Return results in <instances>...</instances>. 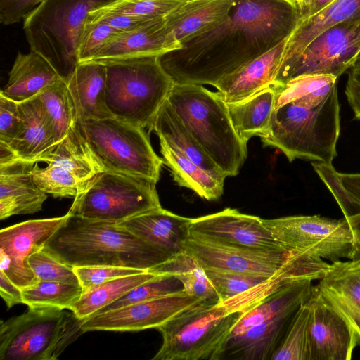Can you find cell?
Segmentation results:
<instances>
[{
  "mask_svg": "<svg viewBox=\"0 0 360 360\" xmlns=\"http://www.w3.org/2000/svg\"><path fill=\"white\" fill-rule=\"evenodd\" d=\"M81 285L39 281L22 289V304L30 307H53L69 309L83 293Z\"/></svg>",
  "mask_w": 360,
  "mask_h": 360,
  "instance_id": "obj_38",
  "label": "cell"
},
{
  "mask_svg": "<svg viewBox=\"0 0 360 360\" xmlns=\"http://www.w3.org/2000/svg\"><path fill=\"white\" fill-rule=\"evenodd\" d=\"M88 19L103 21L121 32L131 31L152 20L126 14L106 11L100 8L91 11L89 14Z\"/></svg>",
  "mask_w": 360,
  "mask_h": 360,
  "instance_id": "obj_46",
  "label": "cell"
},
{
  "mask_svg": "<svg viewBox=\"0 0 360 360\" xmlns=\"http://www.w3.org/2000/svg\"><path fill=\"white\" fill-rule=\"evenodd\" d=\"M300 21L291 0H235L224 18L159 60L174 84L214 86L288 39Z\"/></svg>",
  "mask_w": 360,
  "mask_h": 360,
  "instance_id": "obj_1",
  "label": "cell"
},
{
  "mask_svg": "<svg viewBox=\"0 0 360 360\" xmlns=\"http://www.w3.org/2000/svg\"><path fill=\"white\" fill-rule=\"evenodd\" d=\"M22 126L18 103L0 94V143L10 146Z\"/></svg>",
  "mask_w": 360,
  "mask_h": 360,
  "instance_id": "obj_45",
  "label": "cell"
},
{
  "mask_svg": "<svg viewBox=\"0 0 360 360\" xmlns=\"http://www.w3.org/2000/svg\"><path fill=\"white\" fill-rule=\"evenodd\" d=\"M185 2L186 1L184 0H115L100 8L106 11L153 20L164 18Z\"/></svg>",
  "mask_w": 360,
  "mask_h": 360,
  "instance_id": "obj_41",
  "label": "cell"
},
{
  "mask_svg": "<svg viewBox=\"0 0 360 360\" xmlns=\"http://www.w3.org/2000/svg\"><path fill=\"white\" fill-rule=\"evenodd\" d=\"M44 249L72 267L110 265L148 271L172 256L119 224L70 214Z\"/></svg>",
  "mask_w": 360,
  "mask_h": 360,
  "instance_id": "obj_3",
  "label": "cell"
},
{
  "mask_svg": "<svg viewBox=\"0 0 360 360\" xmlns=\"http://www.w3.org/2000/svg\"><path fill=\"white\" fill-rule=\"evenodd\" d=\"M338 78L309 75L284 85L273 82L276 97L270 126L261 137L290 162L302 159L332 165L340 132Z\"/></svg>",
  "mask_w": 360,
  "mask_h": 360,
  "instance_id": "obj_2",
  "label": "cell"
},
{
  "mask_svg": "<svg viewBox=\"0 0 360 360\" xmlns=\"http://www.w3.org/2000/svg\"><path fill=\"white\" fill-rule=\"evenodd\" d=\"M63 77L40 53L32 50L28 53L18 52L0 94L22 103L37 97Z\"/></svg>",
  "mask_w": 360,
  "mask_h": 360,
  "instance_id": "obj_26",
  "label": "cell"
},
{
  "mask_svg": "<svg viewBox=\"0 0 360 360\" xmlns=\"http://www.w3.org/2000/svg\"><path fill=\"white\" fill-rule=\"evenodd\" d=\"M157 276L158 275L147 271L121 277L92 286L84 290L80 298L69 309L81 319H88L131 289Z\"/></svg>",
  "mask_w": 360,
  "mask_h": 360,
  "instance_id": "obj_34",
  "label": "cell"
},
{
  "mask_svg": "<svg viewBox=\"0 0 360 360\" xmlns=\"http://www.w3.org/2000/svg\"><path fill=\"white\" fill-rule=\"evenodd\" d=\"M34 164L19 158L0 165V219L41 210L47 194L34 181Z\"/></svg>",
  "mask_w": 360,
  "mask_h": 360,
  "instance_id": "obj_22",
  "label": "cell"
},
{
  "mask_svg": "<svg viewBox=\"0 0 360 360\" xmlns=\"http://www.w3.org/2000/svg\"><path fill=\"white\" fill-rule=\"evenodd\" d=\"M313 281L302 280L283 285L269 294L257 304L242 314L231 337L243 333L285 312L297 310L310 297Z\"/></svg>",
  "mask_w": 360,
  "mask_h": 360,
  "instance_id": "obj_30",
  "label": "cell"
},
{
  "mask_svg": "<svg viewBox=\"0 0 360 360\" xmlns=\"http://www.w3.org/2000/svg\"><path fill=\"white\" fill-rule=\"evenodd\" d=\"M45 167L36 163L32 170L37 186L54 198L76 197L86 183L104 170L78 125L58 143L46 158Z\"/></svg>",
  "mask_w": 360,
  "mask_h": 360,
  "instance_id": "obj_13",
  "label": "cell"
},
{
  "mask_svg": "<svg viewBox=\"0 0 360 360\" xmlns=\"http://www.w3.org/2000/svg\"><path fill=\"white\" fill-rule=\"evenodd\" d=\"M308 300L295 313L285 335L270 360H310L308 323Z\"/></svg>",
  "mask_w": 360,
  "mask_h": 360,
  "instance_id": "obj_39",
  "label": "cell"
},
{
  "mask_svg": "<svg viewBox=\"0 0 360 360\" xmlns=\"http://www.w3.org/2000/svg\"><path fill=\"white\" fill-rule=\"evenodd\" d=\"M106 67L105 102L111 116L149 127L174 83L159 56L110 62Z\"/></svg>",
  "mask_w": 360,
  "mask_h": 360,
  "instance_id": "obj_5",
  "label": "cell"
},
{
  "mask_svg": "<svg viewBox=\"0 0 360 360\" xmlns=\"http://www.w3.org/2000/svg\"><path fill=\"white\" fill-rule=\"evenodd\" d=\"M65 79L78 120L112 117L105 102V65L91 61L78 63Z\"/></svg>",
  "mask_w": 360,
  "mask_h": 360,
  "instance_id": "obj_27",
  "label": "cell"
},
{
  "mask_svg": "<svg viewBox=\"0 0 360 360\" xmlns=\"http://www.w3.org/2000/svg\"><path fill=\"white\" fill-rule=\"evenodd\" d=\"M354 19H360V0H335L319 13L302 20L288 39L282 62L297 55L324 30Z\"/></svg>",
  "mask_w": 360,
  "mask_h": 360,
  "instance_id": "obj_32",
  "label": "cell"
},
{
  "mask_svg": "<svg viewBox=\"0 0 360 360\" xmlns=\"http://www.w3.org/2000/svg\"><path fill=\"white\" fill-rule=\"evenodd\" d=\"M167 100L204 151L226 175L236 176L248 156L227 104L202 85L174 84Z\"/></svg>",
  "mask_w": 360,
  "mask_h": 360,
  "instance_id": "obj_4",
  "label": "cell"
},
{
  "mask_svg": "<svg viewBox=\"0 0 360 360\" xmlns=\"http://www.w3.org/2000/svg\"><path fill=\"white\" fill-rule=\"evenodd\" d=\"M288 39L215 84L219 97L226 103H238L271 85L280 68Z\"/></svg>",
  "mask_w": 360,
  "mask_h": 360,
  "instance_id": "obj_21",
  "label": "cell"
},
{
  "mask_svg": "<svg viewBox=\"0 0 360 360\" xmlns=\"http://www.w3.org/2000/svg\"><path fill=\"white\" fill-rule=\"evenodd\" d=\"M347 221L353 227L354 234V248L351 259H360V215Z\"/></svg>",
  "mask_w": 360,
  "mask_h": 360,
  "instance_id": "obj_51",
  "label": "cell"
},
{
  "mask_svg": "<svg viewBox=\"0 0 360 360\" xmlns=\"http://www.w3.org/2000/svg\"><path fill=\"white\" fill-rule=\"evenodd\" d=\"M115 0H44L23 19L30 50L68 77L78 65L77 48L89 14Z\"/></svg>",
  "mask_w": 360,
  "mask_h": 360,
  "instance_id": "obj_7",
  "label": "cell"
},
{
  "mask_svg": "<svg viewBox=\"0 0 360 360\" xmlns=\"http://www.w3.org/2000/svg\"><path fill=\"white\" fill-rule=\"evenodd\" d=\"M37 96L52 122L57 145L77 127L78 121L65 77L44 90Z\"/></svg>",
  "mask_w": 360,
  "mask_h": 360,
  "instance_id": "obj_37",
  "label": "cell"
},
{
  "mask_svg": "<svg viewBox=\"0 0 360 360\" xmlns=\"http://www.w3.org/2000/svg\"><path fill=\"white\" fill-rule=\"evenodd\" d=\"M310 360H349L356 347L345 321L320 297L313 287L308 300Z\"/></svg>",
  "mask_w": 360,
  "mask_h": 360,
  "instance_id": "obj_18",
  "label": "cell"
},
{
  "mask_svg": "<svg viewBox=\"0 0 360 360\" xmlns=\"http://www.w3.org/2000/svg\"><path fill=\"white\" fill-rule=\"evenodd\" d=\"M180 47L181 45L170 37L164 18H160L131 31L120 33L109 40L89 61L105 64L140 57L161 56Z\"/></svg>",
  "mask_w": 360,
  "mask_h": 360,
  "instance_id": "obj_20",
  "label": "cell"
},
{
  "mask_svg": "<svg viewBox=\"0 0 360 360\" xmlns=\"http://www.w3.org/2000/svg\"><path fill=\"white\" fill-rule=\"evenodd\" d=\"M276 90L272 83L252 96L234 103H226L232 125L242 141L253 136L260 138L269 131Z\"/></svg>",
  "mask_w": 360,
  "mask_h": 360,
  "instance_id": "obj_31",
  "label": "cell"
},
{
  "mask_svg": "<svg viewBox=\"0 0 360 360\" xmlns=\"http://www.w3.org/2000/svg\"><path fill=\"white\" fill-rule=\"evenodd\" d=\"M121 33L119 30L101 20L87 18L77 48L78 63L90 60L112 38Z\"/></svg>",
  "mask_w": 360,
  "mask_h": 360,
  "instance_id": "obj_43",
  "label": "cell"
},
{
  "mask_svg": "<svg viewBox=\"0 0 360 360\" xmlns=\"http://www.w3.org/2000/svg\"><path fill=\"white\" fill-rule=\"evenodd\" d=\"M30 307L0 325L1 360H55L84 332L70 310Z\"/></svg>",
  "mask_w": 360,
  "mask_h": 360,
  "instance_id": "obj_8",
  "label": "cell"
},
{
  "mask_svg": "<svg viewBox=\"0 0 360 360\" xmlns=\"http://www.w3.org/2000/svg\"><path fill=\"white\" fill-rule=\"evenodd\" d=\"M69 217L32 219L0 231V271L20 288L39 280L28 264L29 257L44 248L49 239Z\"/></svg>",
  "mask_w": 360,
  "mask_h": 360,
  "instance_id": "obj_15",
  "label": "cell"
},
{
  "mask_svg": "<svg viewBox=\"0 0 360 360\" xmlns=\"http://www.w3.org/2000/svg\"><path fill=\"white\" fill-rule=\"evenodd\" d=\"M296 4L299 10L302 9L308 2L309 0H291Z\"/></svg>",
  "mask_w": 360,
  "mask_h": 360,
  "instance_id": "obj_52",
  "label": "cell"
},
{
  "mask_svg": "<svg viewBox=\"0 0 360 360\" xmlns=\"http://www.w3.org/2000/svg\"><path fill=\"white\" fill-rule=\"evenodd\" d=\"M155 184L146 178L104 169L86 183L68 212L87 219L120 223L162 207Z\"/></svg>",
  "mask_w": 360,
  "mask_h": 360,
  "instance_id": "obj_10",
  "label": "cell"
},
{
  "mask_svg": "<svg viewBox=\"0 0 360 360\" xmlns=\"http://www.w3.org/2000/svg\"><path fill=\"white\" fill-rule=\"evenodd\" d=\"M334 1L335 0H309L307 4L300 10L301 20L319 13Z\"/></svg>",
  "mask_w": 360,
  "mask_h": 360,
  "instance_id": "obj_50",
  "label": "cell"
},
{
  "mask_svg": "<svg viewBox=\"0 0 360 360\" xmlns=\"http://www.w3.org/2000/svg\"><path fill=\"white\" fill-rule=\"evenodd\" d=\"M77 125L105 170L159 181L163 159L144 129L114 117L78 120Z\"/></svg>",
  "mask_w": 360,
  "mask_h": 360,
  "instance_id": "obj_9",
  "label": "cell"
},
{
  "mask_svg": "<svg viewBox=\"0 0 360 360\" xmlns=\"http://www.w3.org/2000/svg\"><path fill=\"white\" fill-rule=\"evenodd\" d=\"M182 283L170 275L160 274L131 289L116 301L100 309L94 315L129 304L148 301L184 292Z\"/></svg>",
  "mask_w": 360,
  "mask_h": 360,
  "instance_id": "obj_40",
  "label": "cell"
},
{
  "mask_svg": "<svg viewBox=\"0 0 360 360\" xmlns=\"http://www.w3.org/2000/svg\"><path fill=\"white\" fill-rule=\"evenodd\" d=\"M0 295L8 308L22 303V289L13 283L1 271H0Z\"/></svg>",
  "mask_w": 360,
  "mask_h": 360,
  "instance_id": "obj_49",
  "label": "cell"
},
{
  "mask_svg": "<svg viewBox=\"0 0 360 360\" xmlns=\"http://www.w3.org/2000/svg\"><path fill=\"white\" fill-rule=\"evenodd\" d=\"M314 171L349 220L360 215V173H341L333 165L312 162Z\"/></svg>",
  "mask_w": 360,
  "mask_h": 360,
  "instance_id": "obj_36",
  "label": "cell"
},
{
  "mask_svg": "<svg viewBox=\"0 0 360 360\" xmlns=\"http://www.w3.org/2000/svg\"><path fill=\"white\" fill-rule=\"evenodd\" d=\"M184 250L203 269L274 278L288 252L244 247L190 235Z\"/></svg>",
  "mask_w": 360,
  "mask_h": 360,
  "instance_id": "obj_14",
  "label": "cell"
},
{
  "mask_svg": "<svg viewBox=\"0 0 360 360\" xmlns=\"http://www.w3.org/2000/svg\"><path fill=\"white\" fill-rule=\"evenodd\" d=\"M360 54V19L347 20L324 30L300 53L281 62L274 83L284 85L309 75L338 78L348 70Z\"/></svg>",
  "mask_w": 360,
  "mask_h": 360,
  "instance_id": "obj_12",
  "label": "cell"
},
{
  "mask_svg": "<svg viewBox=\"0 0 360 360\" xmlns=\"http://www.w3.org/2000/svg\"><path fill=\"white\" fill-rule=\"evenodd\" d=\"M27 262L39 281L80 285L73 267L63 263L44 248L32 254Z\"/></svg>",
  "mask_w": 360,
  "mask_h": 360,
  "instance_id": "obj_42",
  "label": "cell"
},
{
  "mask_svg": "<svg viewBox=\"0 0 360 360\" xmlns=\"http://www.w3.org/2000/svg\"><path fill=\"white\" fill-rule=\"evenodd\" d=\"M44 0H0V22L18 23Z\"/></svg>",
  "mask_w": 360,
  "mask_h": 360,
  "instance_id": "obj_47",
  "label": "cell"
},
{
  "mask_svg": "<svg viewBox=\"0 0 360 360\" xmlns=\"http://www.w3.org/2000/svg\"><path fill=\"white\" fill-rule=\"evenodd\" d=\"M345 95L355 118L360 120V54L349 69Z\"/></svg>",
  "mask_w": 360,
  "mask_h": 360,
  "instance_id": "obj_48",
  "label": "cell"
},
{
  "mask_svg": "<svg viewBox=\"0 0 360 360\" xmlns=\"http://www.w3.org/2000/svg\"><path fill=\"white\" fill-rule=\"evenodd\" d=\"M314 288L323 301L347 323L360 346V259L332 263Z\"/></svg>",
  "mask_w": 360,
  "mask_h": 360,
  "instance_id": "obj_19",
  "label": "cell"
},
{
  "mask_svg": "<svg viewBox=\"0 0 360 360\" xmlns=\"http://www.w3.org/2000/svg\"><path fill=\"white\" fill-rule=\"evenodd\" d=\"M73 269L83 290L121 277L148 271L139 269L110 265L75 266Z\"/></svg>",
  "mask_w": 360,
  "mask_h": 360,
  "instance_id": "obj_44",
  "label": "cell"
},
{
  "mask_svg": "<svg viewBox=\"0 0 360 360\" xmlns=\"http://www.w3.org/2000/svg\"><path fill=\"white\" fill-rule=\"evenodd\" d=\"M148 272L156 275L173 276L182 283L187 294L205 300L219 302L218 295L204 269L185 250L150 269Z\"/></svg>",
  "mask_w": 360,
  "mask_h": 360,
  "instance_id": "obj_35",
  "label": "cell"
},
{
  "mask_svg": "<svg viewBox=\"0 0 360 360\" xmlns=\"http://www.w3.org/2000/svg\"><path fill=\"white\" fill-rule=\"evenodd\" d=\"M149 131H154L160 141L166 143L214 177L221 180L227 177L204 151L167 100L156 113Z\"/></svg>",
  "mask_w": 360,
  "mask_h": 360,
  "instance_id": "obj_28",
  "label": "cell"
},
{
  "mask_svg": "<svg viewBox=\"0 0 360 360\" xmlns=\"http://www.w3.org/2000/svg\"><path fill=\"white\" fill-rule=\"evenodd\" d=\"M262 220L286 252H300L331 263L352 259L354 229L345 217L333 219L320 215H296Z\"/></svg>",
  "mask_w": 360,
  "mask_h": 360,
  "instance_id": "obj_11",
  "label": "cell"
},
{
  "mask_svg": "<svg viewBox=\"0 0 360 360\" xmlns=\"http://www.w3.org/2000/svg\"><path fill=\"white\" fill-rule=\"evenodd\" d=\"M18 105L22 126L9 148L22 160L44 162L56 146L49 114L38 96Z\"/></svg>",
  "mask_w": 360,
  "mask_h": 360,
  "instance_id": "obj_23",
  "label": "cell"
},
{
  "mask_svg": "<svg viewBox=\"0 0 360 360\" xmlns=\"http://www.w3.org/2000/svg\"><path fill=\"white\" fill-rule=\"evenodd\" d=\"M191 220L160 207L117 224L174 255L184 250V243L190 236Z\"/></svg>",
  "mask_w": 360,
  "mask_h": 360,
  "instance_id": "obj_24",
  "label": "cell"
},
{
  "mask_svg": "<svg viewBox=\"0 0 360 360\" xmlns=\"http://www.w3.org/2000/svg\"><path fill=\"white\" fill-rule=\"evenodd\" d=\"M164 164L170 169L174 181L189 188L200 198L216 200L224 193V180L217 179L166 143L160 141Z\"/></svg>",
  "mask_w": 360,
  "mask_h": 360,
  "instance_id": "obj_33",
  "label": "cell"
},
{
  "mask_svg": "<svg viewBox=\"0 0 360 360\" xmlns=\"http://www.w3.org/2000/svg\"><path fill=\"white\" fill-rule=\"evenodd\" d=\"M203 301L205 300L184 291L92 316L84 320L82 329L85 333L92 330L138 331L157 328Z\"/></svg>",
  "mask_w": 360,
  "mask_h": 360,
  "instance_id": "obj_16",
  "label": "cell"
},
{
  "mask_svg": "<svg viewBox=\"0 0 360 360\" xmlns=\"http://www.w3.org/2000/svg\"><path fill=\"white\" fill-rule=\"evenodd\" d=\"M235 0H191L164 17L166 28L180 45L224 18Z\"/></svg>",
  "mask_w": 360,
  "mask_h": 360,
  "instance_id": "obj_29",
  "label": "cell"
},
{
  "mask_svg": "<svg viewBox=\"0 0 360 360\" xmlns=\"http://www.w3.org/2000/svg\"><path fill=\"white\" fill-rule=\"evenodd\" d=\"M243 312L205 300L157 328L162 344L153 360H220Z\"/></svg>",
  "mask_w": 360,
  "mask_h": 360,
  "instance_id": "obj_6",
  "label": "cell"
},
{
  "mask_svg": "<svg viewBox=\"0 0 360 360\" xmlns=\"http://www.w3.org/2000/svg\"><path fill=\"white\" fill-rule=\"evenodd\" d=\"M184 1H191V0H184Z\"/></svg>",
  "mask_w": 360,
  "mask_h": 360,
  "instance_id": "obj_53",
  "label": "cell"
},
{
  "mask_svg": "<svg viewBox=\"0 0 360 360\" xmlns=\"http://www.w3.org/2000/svg\"><path fill=\"white\" fill-rule=\"evenodd\" d=\"M297 310L285 312L242 334L231 337L221 359L270 360Z\"/></svg>",
  "mask_w": 360,
  "mask_h": 360,
  "instance_id": "obj_25",
  "label": "cell"
},
{
  "mask_svg": "<svg viewBox=\"0 0 360 360\" xmlns=\"http://www.w3.org/2000/svg\"><path fill=\"white\" fill-rule=\"evenodd\" d=\"M190 235L236 245L285 251L265 227L261 218L241 213L236 209L226 208L192 219Z\"/></svg>",
  "mask_w": 360,
  "mask_h": 360,
  "instance_id": "obj_17",
  "label": "cell"
}]
</instances>
